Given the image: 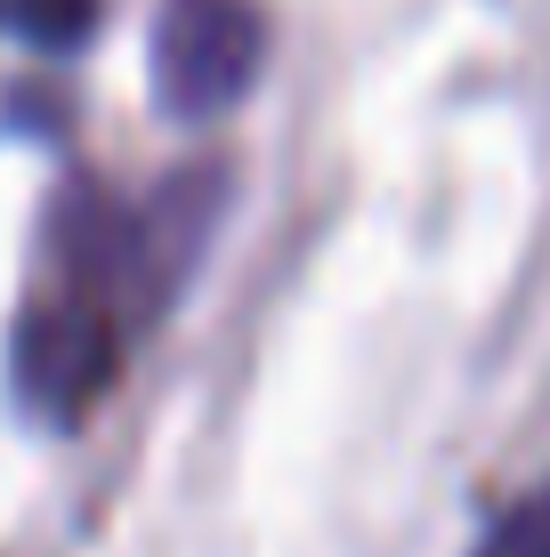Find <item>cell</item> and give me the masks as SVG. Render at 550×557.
I'll list each match as a JSON object with an SVG mask.
<instances>
[{
  "label": "cell",
  "instance_id": "1",
  "mask_svg": "<svg viewBox=\"0 0 550 557\" xmlns=\"http://www.w3.org/2000/svg\"><path fill=\"white\" fill-rule=\"evenodd\" d=\"M113 363H122V315L106 299L57 283L49 299H33L16 315V348H9L16 396L41 420H57V429H73L113 388Z\"/></svg>",
  "mask_w": 550,
  "mask_h": 557
},
{
  "label": "cell",
  "instance_id": "2",
  "mask_svg": "<svg viewBox=\"0 0 550 557\" xmlns=\"http://www.w3.org/2000/svg\"><path fill=\"white\" fill-rule=\"evenodd\" d=\"M268 16L252 0H162L155 16V98L179 122H211L259 82Z\"/></svg>",
  "mask_w": 550,
  "mask_h": 557
},
{
  "label": "cell",
  "instance_id": "3",
  "mask_svg": "<svg viewBox=\"0 0 550 557\" xmlns=\"http://www.w3.org/2000/svg\"><path fill=\"white\" fill-rule=\"evenodd\" d=\"M211 219H219V170H179L162 178L155 210H138V283H130V315H155V307L179 299V283L195 275V251L211 243Z\"/></svg>",
  "mask_w": 550,
  "mask_h": 557
},
{
  "label": "cell",
  "instance_id": "4",
  "mask_svg": "<svg viewBox=\"0 0 550 557\" xmlns=\"http://www.w3.org/2000/svg\"><path fill=\"white\" fill-rule=\"evenodd\" d=\"M98 25V0H0V33L25 49H82Z\"/></svg>",
  "mask_w": 550,
  "mask_h": 557
},
{
  "label": "cell",
  "instance_id": "5",
  "mask_svg": "<svg viewBox=\"0 0 550 557\" xmlns=\"http://www.w3.org/2000/svg\"><path fill=\"white\" fill-rule=\"evenodd\" d=\"M478 557H550V485H542V493H526V502L510 509L494 533H486V549H478Z\"/></svg>",
  "mask_w": 550,
  "mask_h": 557
}]
</instances>
